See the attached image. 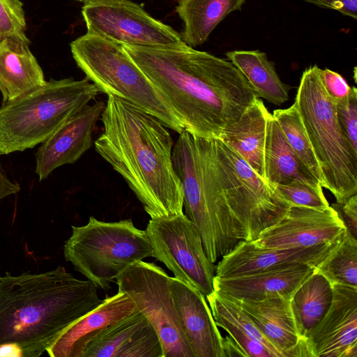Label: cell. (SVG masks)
I'll use <instances>...</instances> for the list:
<instances>
[{
    "mask_svg": "<svg viewBox=\"0 0 357 357\" xmlns=\"http://www.w3.org/2000/svg\"><path fill=\"white\" fill-rule=\"evenodd\" d=\"M122 46L194 136L219 139L257 98L231 61L185 43Z\"/></svg>",
    "mask_w": 357,
    "mask_h": 357,
    "instance_id": "6da1fadb",
    "label": "cell"
},
{
    "mask_svg": "<svg viewBox=\"0 0 357 357\" xmlns=\"http://www.w3.org/2000/svg\"><path fill=\"white\" fill-rule=\"evenodd\" d=\"M97 153L125 180L151 218L183 212V188L173 164V140L159 119L107 96Z\"/></svg>",
    "mask_w": 357,
    "mask_h": 357,
    "instance_id": "7a4b0ae2",
    "label": "cell"
},
{
    "mask_svg": "<svg viewBox=\"0 0 357 357\" xmlns=\"http://www.w3.org/2000/svg\"><path fill=\"white\" fill-rule=\"evenodd\" d=\"M96 287L62 266L0 276V346H13L21 357L41 356L68 326L102 303Z\"/></svg>",
    "mask_w": 357,
    "mask_h": 357,
    "instance_id": "3957f363",
    "label": "cell"
},
{
    "mask_svg": "<svg viewBox=\"0 0 357 357\" xmlns=\"http://www.w3.org/2000/svg\"><path fill=\"white\" fill-rule=\"evenodd\" d=\"M172 160L183 184L185 215L198 231L207 257L215 264L245 241V232L224 195L214 139L183 130L173 148Z\"/></svg>",
    "mask_w": 357,
    "mask_h": 357,
    "instance_id": "277c9868",
    "label": "cell"
},
{
    "mask_svg": "<svg viewBox=\"0 0 357 357\" xmlns=\"http://www.w3.org/2000/svg\"><path fill=\"white\" fill-rule=\"evenodd\" d=\"M100 91L86 77L51 79L0 107V155L43 143Z\"/></svg>",
    "mask_w": 357,
    "mask_h": 357,
    "instance_id": "5b68a950",
    "label": "cell"
},
{
    "mask_svg": "<svg viewBox=\"0 0 357 357\" xmlns=\"http://www.w3.org/2000/svg\"><path fill=\"white\" fill-rule=\"evenodd\" d=\"M317 65L301 76L294 102L319 165L324 188L342 204L357 194V153L339 124L335 101L326 92Z\"/></svg>",
    "mask_w": 357,
    "mask_h": 357,
    "instance_id": "8992f818",
    "label": "cell"
},
{
    "mask_svg": "<svg viewBox=\"0 0 357 357\" xmlns=\"http://www.w3.org/2000/svg\"><path fill=\"white\" fill-rule=\"evenodd\" d=\"M70 46L76 64L100 92L136 105L178 134L184 130L167 101L122 45L86 33Z\"/></svg>",
    "mask_w": 357,
    "mask_h": 357,
    "instance_id": "52a82bcc",
    "label": "cell"
},
{
    "mask_svg": "<svg viewBox=\"0 0 357 357\" xmlns=\"http://www.w3.org/2000/svg\"><path fill=\"white\" fill-rule=\"evenodd\" d=\"M71 227L63 245L65 259L105 290L128 266L152 255L145 230L137 228L130 219L104 222L91 216L86 225Z\"/></svg>",
    "mask_w": 357,
    "mask_h": 357,
    "instance_id": "ba28073f",
    "label": "cell"
},
{
    "mask_svg": "<svg viewBox=\"0 0 357 357\" xmlns=\"http://www.w3.org/2000/svg\"><path fill=\"white\" fill-rule=\"evenodd\" d=\"M214 142L224 195L245 241H253L280 221L291 206L231 147L220 139Z\"/></svg>",
    "mask_w": 357,
    "mask_h": 357,
    "instance_id": "9c48e42d",
    "label": "cell"
},
{
    "mask_svg": "<svg viewBox=\"0 0 357 357\" xmlns=\"http://www.w3.org/2000/svg\"><path fill=\"white\" fill-rule=\"evenodd\" d=\"M169 277L161 267L142 260L125 268L116 280L119 291L129 296L155 330L163 357H195L174 308Z\"/></svg>",
    "mask_w": 357,
    "mask_h": 357,
    "instance_id": "30bf717a",
    "label": "cell"
},
{
    "mask_svg": "<svg viewBox=\"0 0 357 357\" xmlns=\"http://www.w3.org/2000/svg\"><path fill=\"white\" fill-rule=\"evenodd\" d=\"M145 231L153 249L151 257L163 263L174 278L205 297L214 291L215 265L207 257L198 231L183 212L151 218Z\"/></svg>",
    "mask_w": 357,
    "mask_h": 357,
    "instance_id": "8fae6325",
    "label": "cell"
},
{
    "mask_svg": "<svg viewBox=\"0 0 357 357\" xmlns=\"http://www.w3.org/2000/svg\"><path fill=\"white\" fill-rule=\"evenodd\" d=\"M82 15L86 33L121 45L165 47L185 44L177 31L130 0H86Z\"/></svg>",
    "mask_w": 357,
    "mask_h": 357,
    "instance_id": "7c38bea8",
    "label": "cell"
},
{
    "mask_svg": "<svg viewBox=\"0 0 357 357\" xmlns=\"http://www.w3.org/2000/svg\"><path fill=\"white\" fill-rule=\"evenodd\" d=\"M345 229L331 206L321 210L293 206L280 221L251 242L266 248H309L337 241Z\"/></svg>",
    "mask_w": 357,
    "mask_h": 357,
    "instance_id": "4fadbf2b",
    "label": "cell"
},
{
    "mask_svg": "<svg viewBox=\"0 0 357 357\" xmlns=\"http://www.w3.org/2000/svg\"><path fill=\"white\" fill-rule=\"evenodd\" d=\"M332 286L329 310L305 338L310 357H357V287Z\"/></svg>",
    "mask_w": 357,
    "mask_h": 357,
    "instance_id": "5bb4252c",
    "label": "cell"
},
{
    "mask_svg": "<svg viewBox=\"0 0 357 357\" xmlns=\"http://www.w3.org/2000/svg\"><path fill=\"white\" fill-rule=\"evenodd\" d=\"M105 107L103 101L82 107L41 143L36 153L40 181L59 167L73 164L92 146L93 133Z\"/></svg>",
    "mask_w": 357,
    "mask_h": 357,
    "instance_id": "9a60e30c",
    "label": "cell"
},
{
    "mask_svg": "<svg viewBox=\"0 0 357 357\" xmlns=\"http://www.w3.org/2000/svg\"><path fill=\"white\" fill-rule=\"evenodd\" d=\"M169 288L180 326L194 356L225 357L223 337L206 297L174 277H169Z\"/></svg>",
    "mask_w": 357,
    "mask_h": 357,
    "instance_id": "2e32d148",
    "label": "cell"
},
{
    "mask_svg": "<svg viewBox=\"0 0 357 357\" xmlns=\"http://www.w3.org/2000/svg\"><path fill=\"white\" fill-rule=\"evenodd\" d=\"M340 239L309 248H259L251 241H241L222 257L215 266V276L248 274L293 264L316 268L336 247Z\"/></svg>",
    "mask_w": 357,
    "mask_h": 357,
    "instance_id": "e0dca14e",
    "label": "cell"
},
{
    "mask_svg": "<svg viewBox=\"0 0 357 357\" xmlns=\"http://www.w3.org/2000/svg\"><path fill=\"white\" fill-rule=\"evenodd\" d=\"M83 357H163V349L154 328L136 310L105 330Z\"/></svg>",
    "mask_w": 357,
    "mask_h": 357,
    "instance_id": "ac0fdd59",
    "label": "cell"
},
{
    "mask_svg": "<svg viewBox=\"0 0 357 357\" xmlns=\"http://www.w3.org/2000/svg\"><path fill=\"white\" fill-rule=\"evenodd\" d=\"M136 310L129 296L118 291L68 326L46 352L51 357H83L91 342L108 327Z\"/></svg>",
    "mask_w": 357,
    "mask_h": 357,
    "instance_id": "d6986e66",
    "label": "cell"
},
{
    "mask_svg": "<svg viewBox=\"0 0 357 357\" xmlns=\"http://www.w3.org/2000/svg\"><path fill=\"white\" fill-rule=\"evenodd\" d=\"M292 295L235 300L283 357H310L306 342L296 328L291 306Z\"/></svg>",
    "mask_w": 357,
    "mask_h": 357,
    "instance_id": "ffe728a7",
    "label": "cell"
},
{
    "mask_svg": "<svg viewBox=\"0 0 357 357\" xmlns=\"http://www.w3.org/2000/svg\"><path fill=\"white\" fill-rule=\"evenodd\" d=\"M315 268L293 264L229 277L215 276L213 289L236 300L257 301L276 295H292Z\"/></svg>",
    "mask_w": 357,
    "mask_h": 357,
    "instance_id": "44dd1931",
    "label": "cell"
},
{
    "mask_svg": "<svg viewBox=\"0 0 357 357\" xmlns=\"http://www.w3.org/2000/svg\"><path fill=\"white\" fill-rule=\"evenodd\" d=\"M26 37L0 39V91L3 102L13 100L43 85L46 80L41 67L29 49Z\"/></svg>",
    "mask_w": 357,
    "mask_h": 357,
    "instance_id": "7402d4cb",
    "label": "cell"
},
{
    "mask_svg": "<svg viewBox=\"0 0 357 357\" xmlns=\"http://www.w3.org/2000/svg\"><path fill=\"white\" fill-rule=\"evenodd\" d=\"M206 298L216 325L227 332L247 357H283L236 300L215 291Z\"/></svg>",
    "mask_w": 357,
    "mask_h": 357,
    "instance_id": "603a6c76",
    "label": "cell"
},
{
    "mask_svg": "<svg viewBox=\"0 0 357 357\" xmlns=\"http://www.w3.org/2000/svg\"><path fill=\"white\" fill-rule=\"evenodd\" d=\"M270 112L257 98L219 138L240 155L264 181V146Z\"/></svg>",
    "mask_w": 357,
    "mask_h": 357,
    "instance_id": "cb8c5ba5",
    "label": "cell"
},
{
    "mask_svg": "<svg viewBox=\"0 0 357 357\" xmlns=\"http://www.w3.org/2000/svg\"><path fill=\"white\" fill-rule=\"evenodd\" d=\"M264 179L275 187L294 181L321 187L294 153L278 123L269 114L264 146Z\"/></svg>",
    "mask_w": 357,
    "mask_h": 357,
    "instance_id": "d4e9b609",
    "label": "cell"
},
{
    "mask_svg": "<svg viewBox=\"0 0 357 357\" xmlns=\"http://www.w3.org/2000/svg\"><path fill=\"white\" fill-rule=\"evenodd\" d=\"M245 0H178L176 12L183 22L181 38L188 46L202 45L229 13L241 10Z\"/></svg>",
    "mask_w": 357,
    "mask_h": 357,
    "instance_id": "484cf974",
    "label": "cell"
},
{
    "mask_svg": "<svg viewBox=\"0 0 357 357\" xmlns=\"http://www.w3.org/2000/svg\"><path fill=\"white\" fill-rule=\"evenodd\" d=\"M226 56L243 75L257 98L280 106L289 98V86L278 75L274 64L259 50H234Z\"/></svg>",
    "mask_w": 357,
    "mask_h": 357,
    "instance_id": "4316f807",
    "label": "cell"
},
{
    "mask_svg": "<svg viewBox=\"0 0 357 357\" xmlns=\"http://www.w3.org/2000/svg\"><path fill=\"white\" fill-rule=\"evenodd\" d=\"M332 299V284L316 269L294 291L291 310L298 333L303 340L326 315Z\"/></svg>",
    "mask_w": 357,
    "mask_h": 357,
    "instance_id": "83f0119b",
    "label": "cell"
},
{
    "mask_svg": "<svg viewBox=\"0 0 357 357\" xmlns=\"http://www.w3.org/2000/svg\"><path fill=\"white\" fill-rule=\"evenodd\" d=\"M272 114L294 153L323 188V176L296 104Z\"/></svg>",
    "mask_w": 357,
    "mask_h": 357,
    "instance_id": "f1b7e54d",
    "label": "cell"
},
{
    "mask_svg": "<svg viewBox=\"0 0 357 357\" xmlns=\"http://www.w3.org/2000/svg\"><path fill=\"white\" fill-rule=\"evenodd\" d=\"M315 269L332 285L357 287V238L346 228L336 247Z\"/></svg>",
    "mask_w": 357,
    "mask_h": 357,
    "instance_id": "f546056e",
    "label": "cell"
},
{
    "mask_svg": "<svg viewBox=\"0 0 357 357\" xmlns=\"http://www.w3.org/2000/svg\"><path fill=\"white\" fill-rule=\"evenodd\" d=\"M280 195L291 206H305L314 209H325L330 206L322 190V187L294 181L275 186Z\"/></svg>",
    "mask_w": 357,
    "mask_h": 357,
    "instance_id": "4dcf8cb0",
    "label": "cell"
},
{
    "mask_svg": "<svg viewBox=\"0 0 357 357\" xmlns=\"http://www.w3.org/2000/svg\"><path fill=\"white\" fill-rule=\"evenodd\" d=\"M340 128L354 152L357 153V89L351 87L349 94L335 100Z\"/></svg>",
    "mask_w": 357,
    "mask_h": 357,
    "instance_id": "1f68e13d",
    "label": "cell"
},
{
    "mask_svg": "<svg viewBox=\"0 0 357 357\" xmlns=\"http://www.w3.org/2000/svg\"><path fill=\"white\" fill-rule=\"evenodd\" d=\"M23 3L20 0H0V36L26 37Z\"/></svg>",
    "mask_w": 357,
    "mask_h": 357,
    "instance_id": "d6a6232c",
    "label": "cell"
},
{
    "mask_svg": "<svg viewBox=\"0 0 357 357\" xmlns=\"http://www.w3.org/2000/svg\"><path fill=\"white\" fill-rule=\"evenodd\" d=\"M320 76L326 92L334 100L349 94L351 87L339 73L328 68L320 69Z\"/></svg>",
    "mask_w": 357,
    "mask_h": 357,
    "instance_id": "836d02e7",
    "label": "cell"
},
{
    "mask_svg": "<svg viewBox=\"0 0 357 357\" xmlns=\"http://www.w3.org/2000/svg\"><path fill=\"white\" fill-rule=\"evenodd\" d=\"M338 213L346 228L357 238V194L349 197L344 203L331 206Z\"/></svg>",
    "mask_w": 357,
    "mask_h": 357,
    "instance_id": "e575fe53",
    "label": "cell"
},
{
    "mask_svg": "<svg viewBox=\"0 0 357 357\" xmlns=\"http://www.w3.org/2000/svg\"><path fill=\"white\" fill-rule=\"evenodd\" d=\"M328 9L335 10L354 20L357 18V0H303Z\"/></svg>",
    "mask_w": 357,
    "mask_h": 357,
    "instance_id": "d590c367",
    "label": "cell"
},
{
    "mask_svg": "<svg viewBox=\"0 0 357 357\" xmlns=\"http://www.w3.org/2000/svg\"><path fill=\"white\" fill-rule=\"evenodd\" d=\"M20 190L19 184L11 181L7 176L0 163V200L10 195L15 194Z\"/></svg>",
    "mask_w": 357,
    "mask_h": 357,
    "instance_id": "8d00e7d4",
    "label": "cell"
},
{
    "mask_svg": "<svg viewBox=\"0 0 357 357\" xmlns=\"http://www.w3.org/2000/svg\"><path fill=\"white\" fill-rule=\"evenodd\" d=\"M222 347L225 357H247L243 349L229 335L222 338Z\"/></svg>",
    "mask_w": 357,
    "mask_h": 357,
    "instance_id": "74e56055",
    "label": "cell"
},
{
    "mask_svg": "<svg viewBox=\"0 0 357 357\" xmlns=\"http://www.w3.org/2000/svg\"><path fill=\"white\" fill-rule=\"evenodd\" d=\"M76 1H80V2H84V1H86V0H76Z\"/></svg>",
    "mask_w": 357,
    "mask_h": 357,
    "instance_id": "f35d334b",
    "label": "cell"
},
{
    "mask_svg": "<svg viewBox=\"0 0 357 357\" xmlns=\"http://www.w3.org/2000/svg\"><path fill=\"white\" fill-rule=\"evenodd\" d=\"M1 36H0V39H1Z\"/></svg>",
    "mask_w": 357,
    "mask_h": 357,
    "instance_id": "ab89813d",
    "label": "cell"
}]
</instances>
